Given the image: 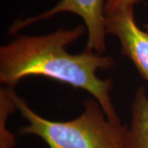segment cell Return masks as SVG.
I'll use <instances>...</instances> for the list:
<instances>
[{
	"label": "cell",
	"mask_w": 148,
	"mask_h": 148,
	"mask_svg": "<svg viewBox=\"0 0 148 148\" xmlns=\"http://www.w3.org/2000/svg\"><path fill=\"white\" fill-rule=\"evenodd\" d=\"M134 6L105 10L106 32L119 39L122 53L132 61L148 82V32L143 31L136 23Z\"/></svg>",
	"instance_id": "obj_4"
},
{
	"label": "cell",
	"mask_w": 148,
	"mask_h": 148,
	"mask_svg": "<svg viewBox=\"0 0 148 148\" xmlns=\"http://www.w3.org/2000/svg\"><path fill=\"white\" fill-rule=\"evenodd\" d=\"M16 110L9 89L6 86L2 87L0 90V148H14L16 146V138L7 128V121Z\"/></svg>",
	"instance_id": "obj_6"
},
{
	"label": "cell",
	"mask_w": 148,
	"mask_h": 148,
	"mask_svg": "<svg viewBox=\"0 0 148 148\" xmlns=\"http://www.w3.org/2000/svg\"><path fill=\"white\" fill-rule=\"evenodd\" d=\"M143 27H144V28L146 29V31H147V32H148V23H147V24H145V25H144Z\"/></svg>",
	"instance_id": "obj_8"
},
{
	"label": "cell",
	"mask_w": 148,
	"mask_h": 148,
	"mask_svg": "<svg viewBox=\"0 0 148 148\" xmlns=\"http://www.w3.org/2000/svg\"><path fill=\"white\" fill-rule=\"evenodd\" d=\"M105 0H60L49 10L36 16L21 20L17 19L12 23L8 32L16 34L20 30L42 20H48L61 12H70L81 16L86 28L88 39L85 50L104 54L106 51L105 16Z\"/></svg>",
	"instance_id": "obj_3"
},
{
	"label": "cell",
	"mask_w": 148,
	"mask_h": 148,
	"mask_svg": "<svg viewBox=\"0 0 148 148\" xmlns=\"http://www.w3.org/2000/svg\"><path fill=\"white\" fill-rule=\"evenodd\" d=\"M8 88L16 109L27 121L19 130L22 136L39 137L49 148H125L128 127L109 120L94 97L84 101V111L78 117L69 121H52L32 110L14 88Z\"/></svg>",
	"instance_id": "obj_2"
},
{
	"label": "cell",
	"mask_w": 148,
	"mask_h": 148,
	"mask_svg": "<svg viewBox=\"0 0 148 148\" xmlns=\"http://www.w3.org/2000/svg\"><path fill=\"white\" fill-rule=\"evenodd\" d=\"M141 0H107L105 5V10L116 8L119 7L127 5H135Z\"/></svg>",
	"instance_id": "obj_7"
},
{
	"label": "cell",
	"mask_w": 148,
	"mask_h": 148,
	"mask_svg": "<svg viewBox=\"0 0 148 148\" xmlns=\"http://www.w3.org/2000/svg\"><path fill=\"white\" fill-rule=\"evenodd\" d=\"M86 28L78 25L73 29L60 28L40 36L17 34L16 38L0 48V82L14 88L29 76H43L80 88L91 94L100 103L106 116L121 123L112 103V79L96 76L98 70L114 66L111 56L83 50L70 53L66 47L85 35Z\"/></svg>",
	"instance_id": "obj_1"
},
{
	"label": "cell",
	"mask_w": 148,
	"mask_h": 148,
	"mask_svg": "<svg viewBox=\"0 0 148 148\" xmlns=\"http://www.w3.org/2000/svg\"><path fill=\"white\" fill-rule=\"evenodd\" d=\"M125 148H148V97L145 86H140L134 95Z\"/></svg>",
	"instance_id": "obj_5"
}]
</instances>
